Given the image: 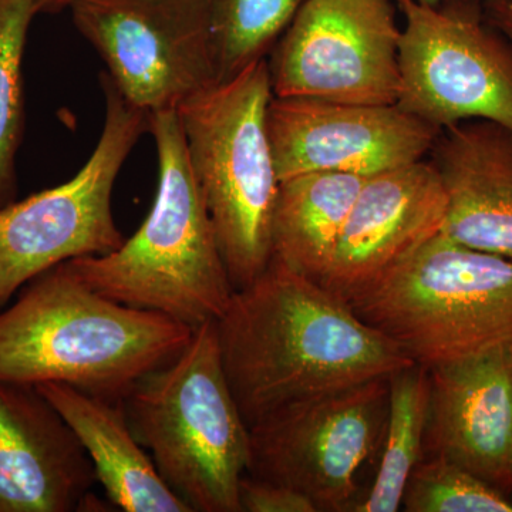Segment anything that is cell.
I'll return each mask as SVG.
<instances>
[{
	"label": "cell",
	"instance_id": "1",
	"mask_svg": "<svg viewBox=\"0 0 512 512\" xmlns=\"http://www.w3.org/2000/svg\"><path fill=\"white\" fill-rule=\"evenodd\" d=\"M217 330L225 376L249 427L286 404L414 363L348 302L275 258L232 293Z\"/></svg>",
	"mask_w": 512,
	"mask_h": 512
},
{
	"label": "cell",
	"instance_id": "2",
	"mask_svg": "<svg viewBox=\"0 0 512 512\" xmlns=\"http://www.w3.org/2000/svg\"><path fill=\"white\" fill-rule=\"evenodd\" d=\"M194 330L94 291L60 264L0 311V380L69 384L123 402L144 377L175 359Z\"/></svg>",
	"mask_w": 512,
	"mask_h": 512
},
{
	"label": "cell",
	"instance_id": "3",
	"mask_svg": "<svg viewBox=\"0 0 512 512\" xmlns=\"http://www.w3.org/2000/svg\"><path fill=\"white\" fill-rule=\"evenodd\" d=\"M158 161L156 198L133 237L107 255L64 262L94 291L197 330L218 320L235 289L188 163L177 110L148 114Z\"/></svg>",
	"mask_w": 512,
	"mask_h": 512
},
{
	"label": "cell",
	"instance_id": "4",
	"mask_svg": "<svg viewBox=\"0 0 512 512\" xmlns=\"http://www.w3.org/2000/svg\"><path fill=\"white\" fill-rule=\"evenodd\" d=\"M123 406L158 474L191 512H241L251 439L222 366L217 320L194 330L183 352L144 377Z\"/></svg>",
	"mask_w": 512,
	"mask_h": 512
},
{
	"label": "cell",
	"instance_id": "5",
	"mask_svg": "<svg viewBox=\"0 0 512 512\" xmlns=\"http://www.w3.org/2000/svg\"><path fill=\"white\" fill-rule=\"evenodd\" d=\"M346 302L414 363L460 362L512 345V258L439 232Z\"/></svg>",
	"mask_w": 512,
	"mask_h": 512
},
{
	"label": "cell",
	"instance_id": "6",
	"mask_svg": "<svg viewBox=\"0 0 512 512\" xmlns=\"http://www.w3.org/2000/svg\"><path fill=\"white\" fill-rule=\"evenodd\" d=\"M266 59L177 107L188 163L210 214L235 291L272 259V218L281 180L266 128Z\"/></svg>",
	"mask_w": 512,
	"mask_h": 512
},
{
	"label": "cell",
	"instance_id": "7",
	"mask_svg": "<svg viewBox=\"0 0 512 512\" xmlns=\"http://www.w3.org/2000/svg\"><path fill=\"white\" fill-rule=\"evenodd\" d=\"M103 131L72 180L0 208V311L37 275L82 256L107 255L124 239L113 217L114 184L148 114L124 100L107 73Z\"/></svg>",
	"mask_w": 512,
	"mask_h": 512
},
{
	"label": "cell",
	"instance_id": "8",
	"mask_svg": "<svg viewBox=\"0 0 512 512\" xmlns=\"http://www.w3.org/2000/svg\"><path fill=\"white\" fill-rule=\"evenodd\" d=\"M403 25L397 106L444 130L487 120L512 131V40L483 0H396Z\"/></svg>",
	"mask_w": 512,
	"mask_h": 512
},
{
	"label": "cell",
	"instance_id": "9",
	"mask_svg": "<svg viewBox=\"0 0 512 512\" xmlns=\"http://www.w3.org/2000/svg\"><path fill=\"white\" fill-rule=\"evenodd\" d=\"M389 377L298 400L249 427V476L291 487L318 511H355L357 471L383 441Z\"/></svg>",
	"mask_w": 512,
	"mask_h": 512
},
{
	"label": "cell",
	"instance_id": "10",
	"mask_svg": "<svg viewBox=\"0 0 512 512\" xmlns=\"http://www.w3.org/2000/svg\"><path fill=\"white\" fill-rule=\"evenodd\" d=\"M76 29L116 89L151 114L217 84L205 0H73Z\"/></svg>",
	"mask_w": 512,
	"mask_h": 512
},
{
	"label": "cell",
	"instance_id": "11",
	"mask_svg": "<svg viewBox=\"0 0 512 512\" xmlns=\"http://www.w3.org/2000/svg\"><path fill=\"white\" fill-rule=\"evenodd\" d=\"M396 0H305L266 62L276 97L396 104Z\"/></svg>",
	"mask_w": 512,
	"mask_h": 512
},
{
	"label": "cell",
	"instance_id": "12",
	"mask_svg": "<svg viewBox=\"0 0 512 512\" xmlns=\"http://www.w3.org/2000/svg\"><path fill=\"white\" fill-rule=\"evenodd\" d=\"M266 128L281 181L322 171L370 177L419 163L441 131L397 103L276 96Z\"/></svg>",
	"mask_w": 512,
	"mask_h": 512
},
{
	"label": "cell",
	"instance_id": "13",
	"mask_svg": "<svg viewBox=\"0 0 512 512\" xmlns=\"http://www.w3.org/2000/svg\"><path fill=\"white\" fill-rule=\"evenodd\" d=\"M446 210V191L427 158L370 175L319 284L348 301L439 234Z\"/></svg>",
	"mask_w": 512,
	"mask_h": 512
},
{
	"label": "cell",
	"instance_id": "14",
	"mask_svg": "<svg viewBox=\"0 0 512 512\" xmlns=\"http://www.w3.org/2000/svg\"><path fill=\"white\" fill-rule=\"evenodd\" d=\"M96 481L76 434L36 387L0 380V512L93 511Z\"/></svg>",
	"mask_w": 512,
	"mask_h": 512
},
{
	"label": "cell",
	"instance_id": "15",
	"mask_svg": "<svg viewBox=\"0 0 512 512\" xmlns=\"http://www.w3.org/2000/svg\"><path fill=\"white\" fill-rule=\"evenodd\" d=\"M424 456H441L512 494V372L507 349L431 367Z\"/></svg>",
	"mask_w": 512,
	"mask_h": 512
},
{
	"label": "cell",
	"instance_id": "16",
	"mask_svg": "<svg viewBox=\"0 0 512 512\" xmlns=\"http://www.w3.org/2000/svg\"><path fill=\"white\" fill-rule=\"evenodd\" d=\"M427 160L447 197L441 234L512 258V131L487 120L444 128Z\"/></svg>",
	"mask_w": 512,
	"mask_h": 512
},
{
	"label": "cell",
	"instance_id": "17",
	"mask_svg": "<svg viewBox=\"0 0 512 512\" xmlns=\"http://www.w3.org/2000/svg\"><path fill=\"white\" fill-rule=\"evenodd\" d=\"M35 387L76 434L111 504L127 512H191L134 436L123 402L100 399L69 384Z\"/></svg>",
	"mask_w": 512,
	"mask_h": 512
},
{
	"label": "cell",
	"instance_id": "18",
	"mask_svg": "<svg viewBox=\"0 0 512 512\" xmlns=\"http://www.w3.org/2000/svg\"><path fill=\"white\" fill-rule=\"evenodd\" d=\"M366 178L322 171L281 181L272 218V258L319 282Z\"/></svg>",
	"mask_w": 512,
	"mask_h": 512
},
{
	"label": "cell",
	"instance_id": "19",
	"mask_svg": "<svg viewBox=\"0 0 512 512\" xmlns=\"http://www.w3.org/2000/svg\"><path fill=\"white\" fill-rule=\"evenodd\" d=\"M429 407V367L413 363L389 376L382 458L372 488L355 512H394L402 508L406 485L424 456Z\"/></svg>",
	"mask_w": 512,
	"mask_h": 512
},
{
	"label": "cell",
	"instance_id": "20",
	"mask_svg": "<svg viewBox=\"0 0 512 512\" xmlns=\"http://www.w3.org/2000/svg\"><path fill=\"white\" fill-rule=\"evenodd\" d=\"M305 0H205L217 83L266 59Z\"/></svg>",
	"mask_w": 512,
	"mask_h": 512
},
{
	"label": "cell",
	"instance_id": "21",
	"mask_svg": "<svg viewBox=\"0 0 512 512\" xmlns=\"http://www.w3.org/2000/svg\"><path fill=\"white\" fill-rule=\"evenodd\" d=\"M36 0H0V208L16 200V157L25 128L23 56Z\"/></svg>",
	"mask_w": 512,
	"mask_h": 512
},
{
	"label": "cell",
	"instance_id": "22",
	"mask_svg": "<svg viewBox=\"0 0 512 512\" xmlns=\"http://www.w3.org/2000/svg\"><path fill=\"white\" fill-rule=\"evenodd\" d=\"M407 512H512V498L441 456L421 458L404 490Z\"/></svg>",
	"mask_w": 512,
	"mask_h": 512
},
{
	"label": "cell",
	"instance_id": "23",
	"mask_svg": "<svg viewBox=\"0 0 512 512\" xmlns=\"http://www.w3.org/2000/svg\"><path fill=\"white\" fill-rule=\"evenodd\" d=\"M241 512H318L306 495L286 485L245 474L239 483Z\"/></svg>",
	"mask_w": 512,
	"mask_h": 512
},
{
	"label": "cell",
	"instance_id": "24",
	"mask_svg": "<svg viewBox=\"0 0 512 512\" xmlns=\"http://www.w3.org/2000/svg\"><path fill=\"white\" fill-rule=\"evenodd\" d=\"M483 3L491 25L512 40V0H483Z\"/></svg>",
	"mask_w": 512,
	"mask_h": 512
},
{
	"label": "cell",
	"instance_id": "25",
	"mask_svg": "<svg viewBox=\"0 0 512 512\" xmlns=\"http://www.w3.org/2000/svg\"><path fill=\"white\" fill-rule=\"evenodd\" d=\"M73 0H36L37 13H57L69 8Z\"/></svg>",
	"mask_w": 512,
	"mask_h": 512
},
{
	"label": "cell",
	"instance_id": "26",
	"mask_svg": "<svg viewBox=\"0 0 512 512\" xmlns=\"http://www.w3.org/2000/svg\"><path fill=\"white\" fill-rule=\"evenodd\" d=\"M417 2L424 3V5H437L440 0H417Z\"/></svg>",
	"mask_w": 512,
	"mask_h": 512
},
{
	"label": "cell",
	"instance_id": "27",
	"mask_svg": "<svg viewBox=\"0 0 512 512\" xmlns=\"http://www.w3.org/2000/svg\"><path fill=\"white\" fill-rule=\"evenodd\" d=\"M507 359H508V363H510L511 372H512V345L510 346V348L507 349Z\"/></svg>",
	"mask_w": 512,
	"mask_h": 512
},
{
	"label": "cell",
	"instance_id": "28",
	"mask_svg": "<svg viewBox=\"0 0 512 512\" xmlns=\"http://www.w3.org/2000/svg\"><path fill=\"white\" fill-rule=\"evenodd\" d=\"M511 498H512V494H511Z\"/></svg>",
	"mask_w": 512,
	"mask_h": 512
}]
</instances>
